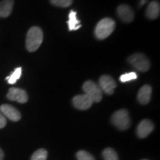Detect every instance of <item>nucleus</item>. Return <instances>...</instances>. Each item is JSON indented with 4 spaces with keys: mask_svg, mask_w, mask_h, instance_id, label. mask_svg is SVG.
<instances>
[{
    "mask_svg": "<svg viewBox=\"0 0 160 160\" xmlns=\"http://www.w3.org/2000/svg\"><path fill=\"white\" fill-rule=\"evenodd\" d=\"M43 41L42 29L34 26L29 29L26 37V48L30 52H34L39 48Z\"/></svg>",
    "mask_w": 160,
    "mask_h": 160,
    "instance_id": "1",
    "label": "nucleus"
},
{
    "mask_svg": "<svg viewBox=\"0 0 160 160\" xmlns=\"http://www.w3.org/2000/svg\"><path fill=\"white\" fill-rule=\"evenodd\" d=\"M115 22L111 18H105L96 26L95 36L98 39H105L113 33L115 29Z\"/></svg>",
    "mask_w": 160,
    "mask_h": 160,
    "instance_id": "2",
    "label": "nucleus"
},
{
    "mask_svg": "<svg viewBox=\"0 0 160 160\" xmlns=\"http://www.w3.org/2000/svg\"><path fill=\"white\" fill-rule=\"evenodd\" d=\"M112 123L121 131H125L131 126V118L128 111L121 109L116 111L111 117Z\"/></svg>",
    "mask_w": 160,
    "mask_h": 160,
    "instance_id": "3",
    "label": "nucleus"
},
{
    "mask_svg": "<svg viewBox=\"0 0 160 160\" xmlns=\"http://www.w3.org/2000/svg\"><path fill=\"white\" fill-rule=\"evenodd\" d=\"M128 61L133 68L142 72L148 71L151 67L149 59L142 53H134L128 57Z\"/></svg>",
    "mask_w": 160,
    "mask_h": 160,
    "instance_id": "4",
    "label": "nucleus"
},
{
    "mask_svg": "<svg viewBox=\"0 0 160 160\" xmlns=\"http://www.w3.org/2000/svg\"><path fill=\"white\" fill-rule=\"evenodd\" d=\"M82 89L85 91V94L88 96L93 102H99L102 99V91L94 82L91 80L86 81L82 86Z\"/></svg>",
    "mask_w": 160,
    "mask_h": 160,
    "instance_id": "5",
    "label": "nucleus"
},
{
    "mask_svg": "<svg viewBox=\"0 0 160 160\" xmlns=\"http://www.w3.org/2000/svg\"><path fill=\"white\" fill-rule=\"evenodd\" d=\"M99 82L102 91L108 95L113 94L117 87V83L113 78L108 75H103L100 77Z\"/></svg>",
    "mask_w": 160,
    "mask_h": 160,
    "instance_id": "6",
    "label": "nucleus"
},
{
    "mask_svg": "<svg viewBox=\"0 0 160 160\" xmlns=\"http://www.w3.org/2000/svg\"><path fill=\"white\" fill-rule=\"evenodd\" d=\"M7 97L11 101H16L19 103H25L28 100V96L25 90L17 88H10Z\"/></svg>",
    "mask_w": 160,
    "mask_h": 160,
    "instance_id": "7",
    "label": "nucleus"
},
{
    "mask_svg": "<svg viewBox=\"0 0 160 160\" xmlns=\"http://www.w3.org/2000/svg\"><path fill=\"white\" fill-rule=\"evenodd\" d=\"M93 102L86 94L77 95L73 98V104L77 109L85 111L91 107Z\"/></svg>",
    "mask_w": 160,
    "mask_h": 160,
    "instance_id": "8",
    "label": "nucleus"
},
{
    "mask_svg": "<svg viewBox=\"0 0 160 160\" xmlns=\"http://www.w3.org/2000/svg\"><path fill=\"white\" fill-rule=\"evenodd\" d=\"M118 17L125 22H131L134 19V12L129 5L122 4L117 8Z\"/></svg>",
    "mask_w": 160,
    "mask_h": 160,
    "instance_id": "9",
    "label": "nucleus"
},
{
    "mask_svg": "<svg viewBox=\"0 0 160 160\" xmlns=\"http://www.w3.org/2000/svg\"><path fill=\"white\" fill-rule=\"evenodd\" d=\"M154 129V125L151 120L143 119L137 126V133L139 138L147 137Z\"/></svg>",
    "mask_w": 160,
    "mask_h": 160,
    "instance_id": "10",
    "label": "nucleus"
},
{
    "mask_svg": "<svg viewBox=\"0 0 160 160\" xmlns=\"http://www.w3.org/2000/svg\"><path fill=\"white\" fill-rule=\"evenodd\" d=\"M0 112L2 114L13 122H17L21 119V113L13 106L10 105H2L0 106Z\"/></svg>",
    "mask_w": 160,
    "mask_h": 160,
    "instance_id": "11",
    "label": "nucleus"
},
{
    "mask_svg": "<svg viewBox=\"0 0 160 160\" xmlns=\"http://www.w3.org/2000/svg\"><path fill=\"white\" fill-rule=\"evenodd\" d=\"M152 88L148 85L142 86L139 89L137 95V99L139 102L142 105H147L149 102L151 98Z\"/></svg>",
    "mask_w": 160,
    "mask_h": 160,
    "instance_id": "12",
    "label": "nucleus"
},
{
    "mask_svg": "<svg viewBox=\"0 0 160 160\" xmlns=\"http://www.w3.org/2000/svg\"><path fill=\"white\" fill-rule=\"evenodd\" d=\"M160 5L157 1H153L148 5L146 9V16L150 19H155L159 17Z\"/></svg>",
    "mask_w": 160,
    "mask_h": 160,
    "instance_id": "13",
    "label": "nucleus"
},
{
    "mask_svg": "<svg viewBox=\"0 0 160 160\" xmlns=\"http://www.w3.org/2000/svg\"><path fill=\"white\" fill-rule=\"evenodd\" d=\"M13 0H2L0 2V17L5 18L11 15L13 11Z\"/></svg>",
    "mask_w": 160,
    "mask_h": 160,
    "instance_id": "14",
    "label": "nucleus"
},
{
    "mask_svg": "<svg viewBox=\"0 0 160 160\" xmlns=\"http://www.w3.org/2000/svg\"><path fill=\"white\" fill-rule=\"evenodd\" d=\"M67 23L70 31H77L81 28V25H79V21L77 18V12L71 11L68 15V21L67 22Z\"/></svg>",
    "mask_w": 160,
    "mask_h": 160,
    "instance_id": "15",
    "label": "nucleus"
},
{
    "mask_svg": "<svg viewBox=\"0 0 160 160\" xmlns=\"http://www.w3.org/2000/svg\"><path fill=\"white\" fill-rule=\"evenodd\" d=\"M22 71V70L21 67L16 68L14 71L12 72L11 75L6 77V80L8 81V82L11 84V85H13V84L17 83V80L21 77Z\"/></svg>",
    "mask_w": 160,
    "mask_h": 160,
    "instance_id": "16",
    "label": "nucleus"
},
{
    "mask_svg": "<svg viewBox=\"0 0 160 160\" xmlns=\"http://www.w3.org/2000/svg\"><path fill=\"white\" fill-rule=\"evenodd\" d=\"M102 156L105 160H119L117 152L111 148H108L104 150Z\"/></svg>",
    "mask_w": 160,
    "mask_h": 160,
    "instance_id": "17",
    "label": "nucleus"
},
{
    "mask_svg": "<svg viewBox=\"0 0 160 160\" xmlns=\"http://www.w3.org/2000/svg\"><path fill=\"white\" fill-rule=\"evenodd\" d=\"M48 157V151L41 148L34 152L31 157V160H46Z\"/></svg>",
    "mask_w": 160,
    "mask_h": 160,
    "instance_id": "18",
    "label": "nucleus"
},
{
    "mask_svg": "<svg viewBox=\"0 0 160 160\" xmlns=\"http://www.w3.org/2000/svg\"><path fill=\"white\" fill-rule=\"evenodd\" d=\"M53 5L61 8H67L73 3V0H50Z\"/></svg>",
    "mask_w": 160,
    "mask_h": 160,
    "instance_id": "19",
    "label": "nucleus"
},
{
    "mask_svg": "<svg viewBox=\"0 0 160 160\" xmlns=\"http://www.w3.org/2000/svg\"><path fill=\"white\" fill-rule=\"evenodd\" d=\"M137 79V74L135 72H130V73H125L120 77V82H127L131 80H134Z\"/></svg>",
    "mask_w": 160,
    "mask_h": 160,
    "instance_id": "20",
    "label": "nucleus"
},
{
    "mask_svg": "<svg viewBox=\"0 0 160 160\" xmlns=\"http://www.w3.org/2000/svg\"><path fill=\"white\" fill-rule=\"evenodd\" d=\"M77 158L78 160H95L94 157L88 152L85 151H79L77 153Z\"/></svg>",
    "mask_w": 160,
    "mask_h": 160,
    "instance_id": "21",
    "label": "nucleus"
},
{
    "mask_svg": "<svg viewBox=\"0 0 160 160\" xmlns=\"http://www.w3.org/2000/svg\"><path fill=\"white\" fill-rule=\"evenodd\" d=\"M6 124H7V121H6L5 117L0 112V129L5 128Z\"/></svg>",
    "mask_w": 160,
    "mask_h": 160,
    "instance_id": "22",
    "label": "nucleus"
},
{
    "mask_svg": "<svg viewBox=\"0 0 160 160\" xmlns=\"http://www.w3.org/2000/svg\"><path fill=\"white\" fill-rule=\"evenodd\" d=\"M3 159H4V153L2 150L0 148V160H3Z\"/></svg>",
    "mask_w": 160,
    "mask_h": 160,
    "instance_id": "23",
    "label": "nucleus"
},
{
    "mask_svg": "<svg viewBox=\"0 0 160 160\" xmlns=\"http://www.w3.org/2000/svg\"><path fill=\"white\" fill-rule=\"evenodd\" d=\"M147 2H148L147 0H141V1H140V2H139V6H140V7L145 5V4Z\"/></svg>",
    "mask_w": 160,
    "mask_h": 160,
    "instance_id": "24",
    "label": "nucleus"
},
{
    "mask_svg": "<svg viewBox=\"0 0 160 160\" xmlns=\"http://www.w3.org/2000/svg\"><path fill=\"white\" fill-rule=\"evenodd\" d=\"M143 160H147V159H143Z\"/></svg>",
    "mask_w": 160,
    "mask_h": 160,
    "instance_id": "25",
    "label": "nucleus"
}]
</instances>
